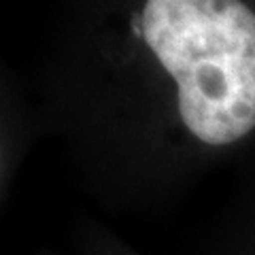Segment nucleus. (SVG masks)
<instances>
[{"mask_svg":"<svg viewBox=\"0 0 255 255\" xmlns=\"http://www.w3.org/2000/svg\"><path fill=\"white\" fill-rule=\"evenodd\" d=\"M79 255H140L100 226H87L79 232Z\"/></svg>","mask_w":255,"mask_h":255,"instance_id":"nucleus-3","label":"nucleus"},{"mask_svg":"<svg viewBox=\"0 0 255 255\" xmlns=\"http://www.w3.org/2000/svg\"><path fill=\"white\" fill-rule=\"evenodd\" d=\"M134 34L162 92L96 183L147 198L255 136V6L247 0H142Z\"/></svg>","mask_w":255,"mask_h":255,"instance_id":"nucleus-1","label":"nucleus"},{"mask_svg":"<svg viewBox=\"0 0 255 255\" xmlns=\"http://www.w3.org/2000/svg\"><path fill=\"white\" fill-rule=\"evenodd\" d=\"M198 255H255V200L215 232Z\"/></svg>","mask_w":255,"mask_h":255,"instance_id":"nucleus-2","label":"nucleus"}]
</instances>
